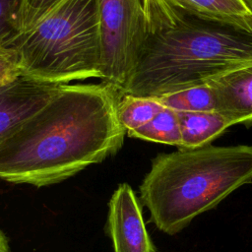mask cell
I'll return each mask as SVG.
<instances>
[{"mask_svg": "<svg viewBox=\"0 0 252 252\" xmlns=\"http://www.w3.org/2000/svg\"><path fill=\"white\" fill-rule=\"evenodd\" d=\"M213 84L217 111L231 125L252 123V66L232 71Z\"/></svg>", "mask_w": 252, "mask_h": 252, "instance_id": "cell-8", "label": "cell"}, {"mask_svg": "<svg viewBox=\"0 0 252 252\" xmlns=\"http://www.w3.org/2000/svg\"><path fill=\"white\" fill-rule=\"evenodd\" d=\"M163 107L158 97L122 94L117 108L118 119L127 135L149 123Z\"/></svg>", "mask_w": 252, "mask_h": 252, "instance_id": "cell-10", "label": "cell"}, {"mask_svg": "<svg viewBox=\"0 0 252 252\" xmlns=\"http://www.w3.org/2000/svg\"><path fill=\"white\" fill-rule=\"evenodd\" d=\"M246 1V3L248 4V6L250 7V9L252 10V0H245Z\"/></svg>", "mask_w": 252, "mask_h": 252, "instance_id": "cell-18", "label": "cell"}, {"mask_svg": "<svg viewBox=\"0 0 252 252\" xmlns=\"http://www.w3.org/2000/svg\"><path fill=\"white\" fill-rule=\"evenodd\" d=\"M143 4L144 40L123 94L158 97L252 66V18L211 16L172 0Z\"/></svg>", "mask_w": 252, "mask_h": 252, "instance_id": "cell-2", "label": "cell"}, {"mask_svg": "<svg viewBox=\"0 0 252 252\" xmlns=\"http://www.w3.org/2000/svg\"><path fill=\"white\" fill-rule=\"evenodd\" d=\"M131 138L169 146L181 145V130L178 112L164 106L149 123L127 134Z\"/></svg>", "mask_w": 252, "mask_h": 252, "instance_id": "cell-12", "label": "cell"}, {"mask_svg": "<svg viewBox=\"0 0 252 252\" xmlns=\"http://www.w3.org/2000/svg\"><path fill=\"white\" fill-rule=\"evenodd\" d=\"M158 98L164 106L176 112L217 111V94L213 82L163 94Z\"/></svg>", "mask_w": 252, "mask_h": 252, "instance_id": "cell-11", "label": "cell"}, {"mask_svg": "<svg viewBox=\"0 0 252 252\" xmlns=\"http://www.w3.org/2000/svg\"><path fill=\"white\" fill-rule=\"evenodd\" d=\"M16 53L7 47L0 46V86L21 76Z\"/></svg>", "mask_w": 252, "mask_h": 252, "instance_id": "cell-16", "label": "cell"}, {"mask_svg": "<svg viewBox=\"0 0 252 252\" xmlns=\"http://www.w3.org/2000/svg\"><path fill=\"white\" fill-rule=\"evenodd\" d=\"M106 228L114 252H156L141 204L127 183L119 184L110 198Z\"/></svg>", "mask_w": 252, "mask_h": 252, "instance_id": "cell-6", "label": "cell"}, {"mask_svg": "<svg viewBox=\"0 0 252 252\" xmlns=\"http://www.w3.org/2000/svg\"><path fill=\"white\" fill-rule=\"evenodd\" d=\"M121 94L103 82L62 85L0 144V179L48 186L115 155L126 135L117 113Z\"/></svg>", "mask_w": 252, "mask_h": 252, "instance_id": "cell-1", "label": "cell"}, {"mask_svg": "<svg viewBox=\"0 0 252 252\" xmlns=\"http://www.w3.org/2000/svg\"><path fill=\"white\" fill-rule=\"evenodd\" d=\"M0 252H10L8 239L1 230H0Z\"/></svg>", "mask_w": 252, "mask_h": 252, "instance_id": "cell-17", "label": "cell"}, {"mask_svg": "<svg viewBox=\"0 0 252 252\" xmlns=\"http://www.w3.org/2000/svg\"><path fill=\"white\" fill-rule=\"evenodd\" d=\"M181 130L179 149H196L210 145L231 126L220 112H178Z\"/></svg>", "mask_w": 252, "mask_h": 252, "instance_id": "cell-9", "label": "cell"}, {"mask_svg": "<svg viewBox=\"0 0 252 252\" xmlns=\"http://www.w3.org/2000/svg\"><path fill=\"white\" fill-rule=\"evenodd\" d=\"M251 182L252 146L210 144L158 155L140 185V194L150 220L160 231L174 235Z\"/></svg>", "mask_w": 252, "mask_h": 252, "instance_id": "cell-3", "label": "cell"}, {"mask_svg": "<svg viewBox=\"0 0 252 252\" xmlns=\"http://www.w3.org/2000/svg\"><path fill=\"white\" fill-rule=\"evenodd\" d=\"M195 12L230 19H250L252 10L245 0H172Z\"/></svg>", "mask_w": 252, "mask_h": 252, "instance_id": "cell-13", "label": "cell"}, {"mask_svg": "<svg viewBox=\"0 0 252 252\" xmlns=\"http://www.w3.org/2000/svg\"><path fill=\"white\" fill-rule=\"evenodd\" d=\"M4 47L16 53L23 76L39 82L67 85L100 79L97 0H63Z\"/></svg>", "mask_w": 252, "mask_h": 252, "instance_id": "cell-4", "label": "cell"}, {"mask_svg": "<svg viewBox=\"0 0 252 252\" xmlns=\"http://www.w3.org/2000/svg\"><path fill=\"white\" fill-rule=\"evenodd\" d=\"M23 0H0V46L19 32V20Z\"/></svg>", "mask_w": 252, "mask_h": 252, "instance_id": "cell-15", "label": "cell"}, {"mask_svg": "<svg viewBox=\"0 0 252 252\" xmlns=\"http://www.w3.org/2000/svg\"><path fill=\"white\" fill-rule=\"evenodd\" d=\"M61 86L39 82L23 75L1 85L0 144L45 105Z\"/></svg>", "mask_w": 252, "mask_h": 252, "instance_id": "cell-7", "label": "cell"}, {"mask_svg": "<svg viewBox=\"0 0 252 252\" xmlns=\"http://www.w3.org/2000/svg\"><path fill=\"white\" fill-rule=\"evenodd\" d=\"M63 0H23L19 20V32L34 27Z\"/></svg>", "mask_w": 252, "mask_h": 252, "instance_id": "cell-14", "label": "cell"}, {"mask_svg": "<svg viewBox=\"0 0 252 252\" xmlns=\"http://www.w3.org/2000/svg\"><path fill=\"white\" fill-rule=\"evenodd\" d=\"M100 79L123 94L135 70L145 33L143 0H97Z\"/></svg>", "mask_w": 252, "mask_h": 252, "instance_id": "cell-5", "label": "cell"}]
</instances>
